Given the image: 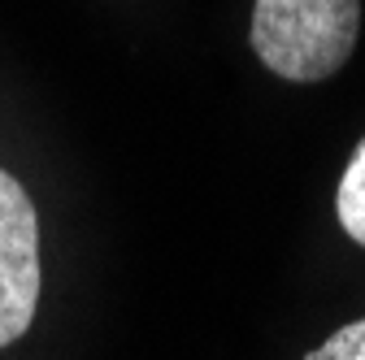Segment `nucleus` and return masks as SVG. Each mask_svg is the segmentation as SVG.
<instances>
[{
	"label": "nucleus",
	"instance_id": "nucleus-1",
	"mask_svg": "<svg viewBox=\"0 0 365 360\" xmlns=\"http://www.w3.org/2000/svg\"><path fill=\"white\" fill-rule=\"evenodd\" d=\"M361 35V0H252V53L287 83H322L344 70Z\"/></svg>",
	"mask_w": 365,
	"mask_h": 360
},
{
	"label": "nucleus",
	"instance_id": "nucleus-2",
	"mask_svg": "<svg viewBox=\"0 0 365 360\" xmlns=\"http://www.w3.org/2000/svg\"><path fill=\"white\" fill-rule=\"evenodd\" d=\"M39 287V217L22 183L0 169V351L31 330Z\"/></svg>",
	"mask_w": 365,
	"mask_h": 360
},
{
	"label": "nucleus",
	"instance_id": "nucleus-3",
	"mask_svg": "<svg viewBox=\"0 0 365 360\" xmlns=\"http://www.w3.org/2000/svg\"><path fill=\"white\" fill-rule=\"evenodd\" d=\"M335 213H339V226L348 231V239L365 248V139L348 157V169L335 191Z\"/></svg>",
	"mask_w": 365,
	"mask_h": 360
},
{
	"label": "nucleus",
	"instance_id": "nucleus-4",
	"mask_svg": "<svg viewBox=\"0 0 365 360\" xmlns=\"http://www.w3.org/2000/svg\"><path fill=\"white\" fill-rule=\"evenodd\" d=\"M304 360H365V317L339 326L322 347H313Z\"/></svg>",
	"mask_w": 365,
	"mask_h": 360
}]
</instances>
